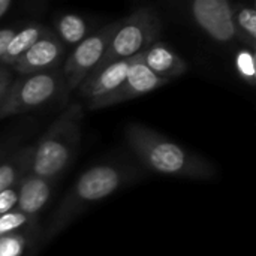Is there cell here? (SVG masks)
Instances as JSON below:
<instances>
[{
    "label": "cell",
    "mask_w": 256,
    "mask_h": 256,
    "mask_svg": "<svg viewBox=\"0 0 256 256\" xmlns=\"http://www.w3.org/2000/svg\"><path fill=\"white\" fill-rule=\"evenodd\" d=\"M54 183V180L42 178L28 172L18 183V200L15 210L36 218L38 213L48 204Z\"/></svg>",
    "instance_id": "obj_12"
},
{
    "label": "cell",
    "mask_w": 256,
    "mask_h": 256,
    "mask_svg": "<svg viewBox=\"0 0 256 256\" xmlns=\"http://www.w3.org/2000/svg\"><path fill=\"white\" fill-rule=\"evenodd\" d=\"M166 84H168V81L156 76L144 64V62L141 58V54H138L134 58L132 64H130L124 81L114 92H111L110 94L87 102V106L90 110L108 108V106H112V105H117V104H122V102L144 96L147 93H152V92H154V90H158V88H160V87H164Z\"/></svg>",
    "instance_id": "obj_8"
},
{
    "label": "cell",
    "mask_w": 256,
    "mask_h": 256,
    "mask_svg": "<svg viewBox=\"0 0 256 256\" xmlns=\"http://www.w3.org/2000/svg\"><path fill=\"white\" fill-rule=\"evenodd\" d=\"M18 32V27H4L0 28V60L3 58L12 38L15 36V33Z\"/></svg>",
    "instance_id": "obj_21"
},
{
    "label": "cell",
    "mask_w": 256,
    "mask_h": 256,
    "mask_svg": "<svg viewBox=\"0 0 256 256\" xmlns=\"http://www.w3.org/2000/svg\"><path fill=\"white\" fill-rule=\"evenodd\" d=\"M34 224H36V218L27 216L18 210H12L0 216V237L15 232L30 231L34 228Z\"/></svg>",
    "instance_id": "obj_17"
},
{
    "label": "cell",
    "mask_w": 256,
    "mask_h": 256,
    "mask_svg": "<svg viewBox=\"0 0 256 256\" xmlns=\"http://www.w3.org/2000/svg\"><path fill=\"white\" fill-rule=\"evenodd\" d=\"M6 92H8V88L0 90V104H2V100H3V98H4V94H6Z\"/></svg>",
    "instance_id": "obj_25"
},
{
    "label": "cell",
    "mask_w": 256,
    "mask_h": 256,
    "mask_svg": "<svg viewBox=\"0 0 256 256\" xmlns=\"http://www.w3.org/2000/svg\"><path fill=\"white\" fill-rule=\"evenodd\" d=\"M52 33L64 46H76L88 34H92V26L82 15L66 12L56 18Z\"/></svg>",
    "instance_id": "obj_14"
},
{
    "label": "cell",
    "mask_w": 256,
    "mask_h": 256,
    "mask_svg": "<svg viewBox=\"0 0 256 256\" xmlns=\"http://www.w3.org/2000/svg\"><path fill=\"white\" fill-rule=\"evenodd\" d=\"M62 94H66L64 80L57 69L21 76L8 87L0 104V120L46 106Z\"/></svg>",
    "instance_id": "obj_5"
},
{
    "label": "cell",
    "mask_w": 256,
    "mask_h": 256,
    "mask_svg": "<svg viewBox=\"0 0 256 256\" xmlns=\"http://www.w3.org/2000/svg\"><path fill=\"white\" fill-rule=\"evenodd\" d=\"M16 200H18V183L0 192V216L15 210Z\"/></svg>",
    "instance_id": "obj_20"
},
{
    "label": "cell",
    "mask_w": 256,
    "mask_h": 256,
    "mask_svg": "<svg viewBox=\"0 0 256 256\" xmlns=\"http://www.w3.org/2000/svg\"><path fill=\"white\" fill-rule=\"evenodd\" d=\"M234 63H236V69H237L238 75L242 76V80L246 81L250 87H254L256 78L255 54H254V51H250L248 48L238 50L237 54H236Z\"/></svg>",
    "instance_id": "obj_19"
},
{
    "label": "cell",
    "mask_w": 256,
    "mask_h": 256,
    "mask_svg": "<svg viewBox=\"0 0 256 256\" xmlns=\"http://www.w3.org/2000/svg\"><path fill=\"white\" fill-rule=\"evenodd\" d=\"M190 15L196 26L220 44L238 40L234 24V4L228 0H194Z\"/></svg>",
    "instance_id": "obj_7"
},
{
    "label": "cell",
    "mask_w": 256,
    "mask_h": 256,
    "mask_svg": "<svg viewBox=\"0 0 256 256\" xmlns=\"http://www.w3.org/2000/svg\"><path fill=\"white\" fill-rule=\"evenodd\" d=\"M82 108L70 104L51 123L44 136L33 146L30 174L57 180L76 156L81 141Z\"/></svg>",
    "instance_id": "obj_3"
},
{
    "label": "cell",
    "mask_w": 256,
    "mask_h": 256,
    "mask_svg": "<svg viewBox=\"0 0 256 256\" xmlns=\"http://www.w3.org/2000/svg\"><path fill=\"white\" fill-rule=\"evenodd\" d=\"M160 28V18L152 8H140L128 18L120 20V26L110 46L93 72L100 70L114 62L142 54L148 46L158 42Z\"/></svg>",
    "instance_id": "obj_4"
},
{
    "label": "cell",
    "mask_w": 256,
    "mask_h": 256,
    "mask_svg": "<svg viewBox=\"0 0 256 256\" xmlns=\"http://www.w3.org/2000/svg\"><path fill=\"white\" fill-rule=\"evenodd\" d=\"M66 48L57 36L46 28V32L33 44V46L12 66L21 76L48 72L57 68Z\"/></svg>",
    "instance_id": "obj_9"
},
{
    "label": "cell",
    "mask_w": 256,
    "mask_h": 256,
    "mask_svg": "<svg viewBox=\"0 0 256 256\" xmlns=\"http://www.w3.org/2000/svg\"><path fill=\"white\" fill-rule=\"evenodd\" d=\"M141 58L156 76L168 82L188 72V63L165 42H154L141 54Z\"/></svg>",
    "instance_id": "obj_11"
},
{
    "label": "cell",
    "mask_w": 256,
    "mask_h": 256,
    "mask_svg": "<svg viewBox=\"0 0 256 256\" xmlns=\"http://www.w3.org/2000/svg\"><path fill=\"white\" fill-rule=\"evenodd\" d=\"M46 32V27H44L39 22H30L24 26L22 28H18L15 36L12 38L3 58L0 60V64L3 66H14L32 46L33 44Z\"/></svg>",
    "instance_id": "obj_15"
},
{
    "label": "cell",
    "mask_w": 256,
    "mask_h": 256,
    "mask_svg": "<svg viewBox=\"0 0 256 256\" xmlns=\"http://www.w3.org/2000/svg\"><path fill=\"white\" fill-rule=\"evenodd\" d=\"M118 26H120V20L108 22L102 26L99 30L88 34L82 42H80L74 48L62 72L64 80L66 94L78 88L81 82L96 69L106 48L110 46Z\"/></svg>",
    "instance_id": "obj_6"
},
{
    "label": "cell",
    "mask_w": 256,
    "mask_h": 256,
    "mask_svg": "<svg viewBox=\"0 0 256 256\" xmlns=\"http://www.w3.org/2000/svg\"><path fill=\"white\" fill-rule=\"evenodd\" d=\"M124 135L134 154L152 172L192 180H212L216 176L210 160L144 124H128Z\"/></svg>",
    "instance_id": "obj_2"
},
{
    "label": "cell",
    "mask_w": 256,
    "mask_h": 256,
    "mask_svg": "<svg viewBox=\"0 0 256 256\" xmlns=\"http://www.w3.org/2000/svg\"><path fill=\"white\" fill-rule=\"evenodd\" d=\"M234 24L238 40L254 51L256 48V9L254 4H234Z\"/></svg>",
    "instance_id": "obj_16"
},
{
    "label": "cell",
    "mask_w": 256,
    "mask_h": 256,
    "mask_svg": "<svg viewBox=\"0 0 256 256\" xmlns=\"http://www.w3.org/2000/svg\"><path fill=\"white\" fill-rule=\"evenodd\" d=\"M32 154L33 146H26L14 153H9L0 162V192L20 183V180L30 172Z\"/></svg>",
    "instance_id": "obj_13"
},
{
    "label": "cell",
    "mask_w": 256,
    "mask_h": 256,
    "mask_svg": "<svg viewBox=\"0 0 256 256\" xmlns=\"http://www.w3.org/2000/svg\"><path fill=\"white\" fill-rule=\"evenodd\" d=\"M136 57V56H135ZM126 58V60H118L114 62L105 68H102L100 70H96L93 74H90L78 87L80 88V94L82 98L87 99V102L106 96L111 92H114L126 78L128 70L134 62V58Z\"/></svg>",
    "instance_id": "obj_10"
},
{
    "label": "cell",
    "mask_w": 256,
    "mask_h": 256,
    "mask_svg": "<svg viewBox=\"0 0 256 256\" xmlns=\"http://www.w3.org/2000/svg\"><path fill=\"white\" fill-rule=\"evenodd\" d=\"M10 147H12V142H3V144H0V162L9 154Z\"/></svg>",
    "instance_id": "obj_24"
},
{
    "label": "cell",
    "mask_w": 256,
    "mask_h": 256,
    "mask_svg": "<svg viewBox=\"0 0 256 256\" xmlns=\"http://www.w3.org/2000/svg\"><path fill=\"white\" fill-rule=\"evenodd\" d=\"M12 0H0V18L8 14V10L12 8Z\"/></svg>",
    "instance_id": "obj_23"
},
{
    "label": "cell",
    "mask_w": 256,
    "mask_h": 256,
    "mask_svg": "<svg viewBox=\"0 0 256 256\" xmlns=\"http://www.w3.org/2000/svg\"><path fill=\"white\" fill-rule=\"evenodd\" d=\"M141 176L138 168L124 162H108L88 168L68 189L48 222L42 240H52L90 206L135 183Z\"/></svg>",
    "instance_id": "obj_1"
},
{
    "label": "cell",
    "mask_w": 256,
    "mask_h": 256,
    "mask_svg": "<svg viewBox=\"0 0 256 256\" xmlns=\"http://www.w3.org/2000/svg\"><path fill=\"white\" fill-rule=\"evenodd\" d=\"M10 82H12V75H10V72H9L3 64H0V90L8 88V87L10 86Z\"/></svg>",
    "instance_id": "obj_22"
},
{
    "label": "cell",
    "mask_w": 256,
    "mask_h": 256,
    "mask_svg": "<svg viewBox=\"0 0 256 256\" xmlns=\"http://www.w3.org/2000/svg\"><path fill=\"white\" fill-rule=\"evenodd\" d=\"M30 242L28 231L0 237V256H22Z\"/></svg>",
    "instance_id": "obj_18"
}]
</instances>
